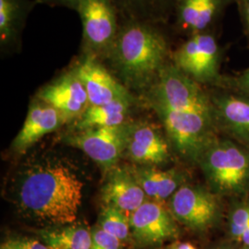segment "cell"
<instances>
[{"instance_id":"f1b7e54d","label":"cell","mask_w":249,"mask_h":249,"mask_svg":"<svg viewBox=\"0 0 249 249\" xmlns=\"http://www.w3.org/2000/svg\"><path fill=\"white\" fill-rule=\"evenodd\" d=\"M0 249H18V239H9L5 241Z\"/></svg>"},{"instance_id":"603a6c76","label":"cell","mask_w":249,"mask_h":249,"mask_svg":"<svg viewBox=\"0 0 249 249\" xmlns=\"http://www.w3.org/2000/svg\"><path fill=\"white\" fill-rule=\"evenodd\" d=\"M92 244L90 249H121V241L104 231L99 226L92 230Z\"/></svg>"},{"instance_id":"ac0fdd59","label":"cell","mask_w":249,"mask_h":249,"mask_svg":"<svg viewBox=\"0 0 249 249\" xmlns=\"http://www.w3.org/2000/svg\"><path fill=\"white\" fill-rule=\"evenodd\" d=\"M131 101H117L106 105L89 106L78 118V131L106 126H116L125 123Z\"/></svg>"},{"instance_id":"d6986e66","label":"cell","mask_w":249,"mask_h":249,"mask_svg":"<svg viewBox=\"0 0 249 249\" xmlns=\"http://www.w3.org/2000/svg\"><path fill=\"white\" fill-rule=\"evenodd\" d=\"M26 0H0V42L10 46L18 41L26 17Z\"/></svg>"},{"instance_id":"ba28073f","label":"cell","mask_w":249,"mask_h":249,"mask_svg":"<svg viewBox=\"0 0 249 249\" xmlns=\"http://www.w3.org/2000/svg\"><path fill=\"white\" fill-rule=\"evenodd\" d=\"M128 124L78 131L68 142L87 154L107 172L116 167L125 151Z\"/></svg>"},{"instance_id":"52a82bcc","label":"cell","mask_w":249,"mask_h":249,"mask_svg":"<svg viewBox=\"0 0 249 249\" xmlns=\"http://www.w3.org/2000/svg\"><path fill=\"white\" fill-rule=\"evenodd\" d=\"M131 238L142 248H158L179 236L178 222L162 203L146 200L129 215Z\"/></svg>"},{"instance_id":"4316f807","label":"cell","mask_w":249,"mask_h":249,"mask_svg":"<svg viewBox=\"0 0 249 249\" xmlns=\"http://www.w3.org/2000/svg\"><path fill=\"white\" fill-rule=\"evenodd\" d=\"M240 9L242 18H243L244 23L246 25V28H247L249 35V0L241 1Z\"/></svg>"},{"instance_id":"cb8c5ba5","label":"cell","mask_w":249,"mask_h":249,"mask_svg":"<svg viewBox=\"0 0 249 249\" xmlns=\"http://www.w3.org/2000/svg\"><path fill=\"white\" fill-rule=\"evenodd\" d=\"M231 83L239 94L249 97V68L231 80Z\"/></svg>"},{"instance_id":"2e32d148","label":"cell","mask_w":249,"mask_h":249,"mask_svg":"<svg viewBox=\"0 0 249 249\" xmlns=\"http://www.w3.org/2000/svg\"><path fill=\"white\" fill-rule=\"evenodd\" d=\"M131 171L147 197L160 203L171 198L184 181L183 175L175 169L163 171L155 166H144Z\"/></svg>"},{"instance_id":"9a60e30c","label":"cell","mask_w":249,"mask_h":249,"mask_svg":"<svg viewBox=\"0 0 249 249\" xmlns=\"http://www.w3.org/2000/svg\"><path fill=\"white\" fill-rule=\"evenodd\" d=\"M225 0H178V21L190 36L207 32Z\"/></svg>"},{"instance_id":"1f68e13d","label":"cell","mask_w":249,"mask_h":249,"mask_svg":"<svg viewBox=\"0 0 249 249\" xmlns=\"http://www.w3.org/2000/svg\"></svg>"},{"instance_id":"3957f363","label":"cell","mask_w":249,"mask_h":249,"mask_svg":"<svg viewBox=\"0 0 249 249\" xmlns=\"http://www.w3.org/2000/svg\"><path fill=\"white\" fill-rule=\"evenodd\" d=\"M198 162L214 192L238 196L249 190V150L229 140H214Z\"/></svg>"},{"instance_id":"44dd1931","label":"cell","mask_w":249,"mask_h":249,"mask_svg":"<svg viewBox=\"0 0 249 249\" xmlns=\"http://www.w3.org/2000/svg\"><path fill=\"white\" fill-rule=\"evenodd\" d=\"M130 19L151 22L160 18L170 0H117Z\"/></svg>"},{"instance_id":"5bb4252c","label":"cell","mask_w":249,"mask_h":249,"mask_svg":"<svg viewBox=\"0 0 249 249\" xmlns=\"http://www.w3.org/2000/svg\"><path fill=\"white\" fill-rule=\"evenodd\" d=\"M217 123L236 140L249 145V97L224 93L213 98Z\"/></svg>"},{"instance_id":"4fadbf2b","label":"cell","mask_w":249,"mask_h":249,"mask_svg":"<svg viewBox=\"0 0 249 249\" xmlns=\"http://www.w3.org/2000/svg\"><path fill=\"white\" fill-rule=\"evenodd\" d=\"M65 121L66 118L53 107L40 100L35 102L12 143L13 150L18 152L26 151L44 136L56 130Z\"/></svg>"},{"instance_id":"d6a6232c","label":"cell","mask_w":249,"mask_h":249,"mask_svg":"<svg viewBox=\"0 0 249 249\" xmlns=\"http://www.w3.org/2000/svg\"></svg>"},{"instance_id":"8fae6325","label":"cell","mask_w":249,"mask_h":249,"mask_svg":"<svg viewBox=\"0 0 249 249\" xmlns=\"http://www.w3.org/2000/svg\"><path fill=\"white\" fill-rule=\"evenodd\" d=\"M37 97L56 109L66 120L79 118L89 106L86 89L74 70L42 88Z\"/></svg>"},{"instance_id":"7c38bea8","label":"cell","mask_w":249,"mask_h":249,"mask_svg":"<svg viewBox=\"0 0 249 249\" xmlns=\"http://www.w3.org/2000/svg\"><path fill=\"white\" fill-rule=\"evenodd\" d=\"M105 206L114 207L128 216L147 200V196L129 168L115 167L102 188Z\"/></svg>"},{"instance_id":"5b68a950","label":"cell","mask_w":249,"mask_h":249,"mask_svg":"<svg viewBox=\"0 0 249 249\" xmlns=\"http://www.w3.org/2000/svg\"><path fill=\"white\" fill-rule=\"evenodd\" d=\"M80 13L87 54L106 55L119 31L113 0H82Z\"/></svg>"},{"instance_id":"484cf974","label":"cell","mask_w":249,"mask_h":249,"mask_svg":"<svg viewBox=\"0 0 249 249\" xmlns=\"http://www.w3.org/2000/svg\"><path fill=\"white\" fill-rule=\"evenodd\" d=\"M43 2L51 4V5H58V6H65L71 9H78L80 2L82 0H42Z\"/></svg>"},{"instance_id":"7a4b0ae2","label":"cell","mask_w":249,"mask_h":249,"mask_svg":"<svg viewBox=\"0 0 249 249\" xmlns=\"http://www.w3.org/2000/svg\"><path fill=\"white\" fill-rule=\"evenodd\" d=\"M170 53L166 38L151 22L130 19L105 56L127 83L142 86L157 79Z\"/></svg>"},{"instance_id":"6da1fadb","label":"cell","mask_w":249,"mask_h":249,"mask_svg":"<svg viewBox=\"0 0 249 249\" xmlns=\"http://www.w3.org/2000/svg\"><path fill=\"white\" fill-rule=\"evenodd\" d=\"M83 183L73 170L56 159L37 161L24 170L15 189L18 211L48 227L75 223Z\"/></svg>"},{"instance_id":"ffe728a7","label":"cell","mask_w":249,"mask_h":249,"mask_svg":"<svg viewBox=\"0 0 249 249\" xmlns=\"http://www.w3.org/2000/svg\"><path fill=\"white\" fill-rule=\"evenodd\" d=\"M98 226L121 242L131 238L129 216L120 210L105 206L99 217Z\"/></svg>"},{"instance_id":"30bf717a","label":"cell","mask_w":249,"mask_h":249,"mask_svg":"<svg viewBox=\"0 0 249 249\" xmlns=\"http://www.w3.org/2000/svg\"><path fill=\"white\" fill-rule=\"evenodd\" d=\"M130 160L144 166H159L170 159L169 144L160 130L147 122L128 124L125 151Z\"/></svg>"},{"instance_id":"83f0119b","label":"cell","mask_w":249,"mask_h":249,"mask_svg":"<svg viewBox=\"0 0 249 249\" xmlns=\"http://www.w3.org/2000/svg\"><path fill=\"white\" fill-rule=\"evenodd\" d=\"M168 249H196V248L188 242H178L172 245Z\"/></svg>"},{"instance_id":"277c9868","label":"cell","mask_w":249,"mask_h":249,"mask_svg":"<svg viewBox=\"0 0 249 249\" xmlns=\"http://www.w3.org/2000/svg\"><path fill=\"white\" fill-rule=\"evenodd\" d=\"M222 51L211 33L191 36L173 53L174 65L199 84L221 81Z\"/></svg>"},{"instance_id":"8992f818","label":"cell","mask_w":249,"mask_h":249,"mask_svg":"<svg viewBox=\"0 0 249 249\" xmlns=\"http://www.w3.org/2000/svg\"><path fill=\"white\" fill-rule=\"evenodd\" d=\"M170 212L178 223L196 231L213 227L221 206L216 194L196 186L184 185L170 198Z\"/></svg>"},{"instance_id":"f546056e","label":"cell","mask_w":249,"mask_h":249,"mask_svg":"<svg viewBox=\"0 0 249 249\" xmlns=\"http://www.w3.org/2000/svg\"><path fill=\"white\" fill-rule=\"evenodd\" d=\"M240 243H242L246 249H249V227L247 228V230L243 233L242 237H241Z\"/></svg>"},{"instance_id":"d4e9b609","label":"cell","mask_w":249,"mask_h":249,"mask_svg":"<svg viewBox=\"0 0 249 249\" xmlns=\"http://www.w3.org/2000/svg\"><path fill=\"white\" fill-rule=\"evenodd\" d=\"M18 249H49L42 241L36 239H18Z\"/></svg>"},{"instance_id":"e0dca14e","label":"cell","mask_w":249,"mask_h":249,"mask_svg":"<svg viewBox=\"0 0 249 249\" xmlns=\"http://www.w3.org/2000/svg\"><path fill=\"white\" fill-rule=\"evenodd\" d=\"M39 237L49 249H90L92 244V231L80 223L42 229Z\"/></svg>"},{"instance_id":"7402d4cb","label":"cell","mask_w":249,"mask_h":249,"mask_svg":"<svg viewBox=\"0 0 249 249\" xmlns=\"http://www.w3.org/2000/svg\"><path fill=\"white\" fill-rule=\"evenodd\" d=\"M249 225V201L241 202L231 209L229 215V233L232 240L240 242Z\"/></svg>"},{"instance_id":"9c48e42d","label":"cell","mask_w":249,"mask_h":249,"mask_svg":"<svg viewBox=\"0 0 249 249\" xmlns=\"http://www.w3.org/2000/svg\"><path fill=\"white\" fill-rule=\"evenodd\" d=\"M74 71L86 89L89 106L106 105L117 101H131L130 93L96 56L87 54Z\"/></svg>"},{"instance_id":"4dcf8cb0","label":"cell","mask_w":249,"mask_h":249,"mask_svg":"<svg viewBox=\"0 0 249 249\" xmlns=\"http://www.w3.org/2000/svg\"><path fill=\"white\" fill-rule=\"evenodd\" d=\"M241 1H246V0H239V2H241Z\"/></svg>"}]
</instances>
